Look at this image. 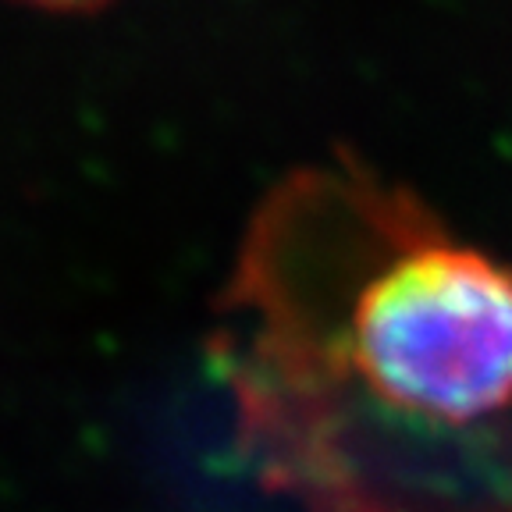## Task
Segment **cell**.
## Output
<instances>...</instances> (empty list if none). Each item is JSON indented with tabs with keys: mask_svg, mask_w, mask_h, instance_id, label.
Masks as SVG:
<instances>
[{
	"mask_svg": "<svg viewBox=\"0 0 512 512\" xmlns=\"http://www.w3.org/2000/svg\"><path fill=\"white\" fill-rule=\"evenodd\" d=\"M242 431L317 512H512V264L352 153L260 207L228 285Z\"/></svg>",
	"mask_w": 512,
	"mask_h": 512,
	"instance_id": "obj_1",
	"label": "cell"
},
{
	"mask_svg": "<svg viewBox=\"0 0 512 512\" xmlns=\"http://www.w3.org/2000/svg\"><path fill=\"white\" fill-rule=\"evenodd\" d=\"M18 4H29V8H43V11H93L111 4V0H18Z\"/></svg>",
	"mask_w": 512,
	"mask_h": 512,
	"instance_id": "obj_2",
	"label": "cell"
}]
</instances>
